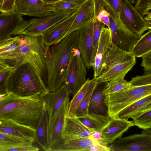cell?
<instances>
[{"label": "cell", "mask_w": 151, "mask_h": 151, "mask_svg": "<svg viewBox=\"0 0 151 151\" xmlns=\"http://www.w3.org/2000/svg\"><path fill=\"white\" fill-rule=\"evenodd\" d=\"M79 36V31L76 30L46 50L47 87L50 91L56 90L64 84L74 52L78 48Z\"/></svg>", "instance_id": "cell-1"}, {"label": "cell", "mask_w": 151, "mask_h": 151, "mask_svg": "<svg viewBox=\"0 0 151 151\" xmlns=\"http://www.w3.org/2000/svg\"><path fill=\"white\" fill-rule=\"evenodd\" d=\"M43 101L40 95L22 97L8 93L0 99V119L10 120L36 129Z\"/></svg>", "instance_id": "cell-2"}, {"label": "cell", "mask_w": 151, "mask_h": 151, "mask_svg": "<svg viewBox=\"0 0 151 151\" xmlns=\"http://www.w3.org/2000/svg\"><path fill=\"white\" fill-rule=\"evenodd\" d=\"M7 93L22 97L44 96L50 92L30 62L25 59L12 66L6 82Z\"/></svg>", "instance_id": "cell-3"}, {"label": "cell", "mask_w": 151, "mask_h": 151, "mask_svg": "<svg viewBox=\"0 0 151 151\" xmlns=\"http://www.w3.org/2000/svg\"><path fill=\"white\" fill-rule=\"evenodd\" d=\"M16 36L19 46L13 66L22 62L25 59H28L46 85L47 70L45 54L47 48L44 44L42 35L33 36L19 35Z\"/></svg>", "instance_id": "cell-4"}, {"label": "cell", "mask_w": 151, "mask_h": 151, "mask_svg": "<svg viewBox=\"0 0 151 151\" xmlns=\"http://www.w3.org/2000/svg\"><path fill=\"white\" fill-rule=\"evenodd\" d=\"M135 57L130 52L122 50L112 43L98 78L99 83L109 82L116 77L126 75L136 63Z\"/></svg>", "instance_id": "cell-5"}, {"label": "cell", "mask_w": 151, "mask_h": 151, "mask_svg": "<svg viewBox=\"0 0 151 151\" xmlns=\"http://www.w3.org/2000/svg\"><path fill=\"white\" fill-rule=\"evenodd\" d=\"M151 94V84L129 86L105 95L104 103L110 118L117 116L123 109L135 101Z\"/></svg>", "instance_id": "cell-6"}, {"label": "cell", "mask_w": 151, "mask_h": 151, "mask_svg": "<svg viewBox=\"0 0 151 151\" xmlns=\"http://www.w3.org/2000/svg\"><path fill=\"white\" fill-rule=\"evenodd\" d=\"M75 12L70 10L61 11L55 14L44 17L23 20L19 24L12 35H42L45 30Z\"/></svg>", "instance_id": "cell-7"}, {"label": "cell", "mask_w": 151, "mask_h": 151, "mask_svg": "<svg viewBox=\"0 0 151 151\" xmlns=\"http://www.w3.org/2000/svg\"><path fill=\"white\" fill-rule=\"evenodd\" d=\"M109 24L112 43L119 49L130 52L140 37L130 30L122 22L119 17H115L110 13Z\"/></svg>", "instance_id": "cell-8"}, {"label": "cell", "mask_w": 151, "mask_h": 151, "mask_svg": "<svg viewBox=\"0 0 151 151\" xmlns=\"http://www.w3.org/2000/svg\"><path fill=\"white\" fill-rule=\"evenodd\" d=\"M78 48L73 53L66 72L64 83L73 96L86 82L87 72Z\"/></svg>", "instance_id": "cell-9"}, {"label": "cell", "mask_w": 151, "mask_h": 151, "mask_svg": "<svg viewBox=\"0 0 151 151\" xmlns=\"http://www.w3.org/2000/svg\"><path fill=\"white\" fill-rule=\"evenodd\" d=\"M150 129L116 139L109 147L111 151H151Z\"/></svg>", "instance_id": "cell-10"}, {"label": "cell", "mask_w": 151, "mask_h": 151, "mask_svg": "<svg viewBox=\"0 0 151 151\" xmlns=\"http://www.w3.org/2000/svg\"><path fill=\"white\" fill-rule=\"evenodd\" d=\"M119 17L124 24L139 36H142L145 31L151 29V25L141 16L128 0H121Z\"/></svg>", "instance_id": "cell-11"}, {"label": "cell", "mask_w": 151, "mask_h": 151, "mask_svg": "<svg viewBox=\"0 0 151 151\" xmlns=\"http://www.w3.org/2000/svg\"><path fill=\"white\" fill-rule=\"evenodd\" d=\"M94 17L79 27L78 47L86 68L89 70L92 67L93 35Z\"/></svg>", "instance_id": "cell-12"}, {"label": "cell", "mask_w": 151, "mask_h": 151, "mask_svg": "<svg viewBox=\"0 0 151 151\" xmlns=\"http://www.w3.org/2000/svg\"><path fill=\"white\" fill-rule=\"evenodd\" d=\"M15 10L23 15L42 17L57 13L52 4L42 0H16Z\"/></svg>", "instance_id": "cell-13"}, {"label": "cell", "mask_w": 151, "mask_h": 151, "mask_svg": "<svg viewBox=\"0 0 151 151\" xmlns=\"http://www.w3.org/2000/svg\"><path fill=\"white\" fill-rule=\"evenodd\" d=\"M110 32L108 27L103 28L101 32L99 45L92 67L94 78L101 75L104 65L111 46Z\"/></svg>", "instance_id": "cell-14"}, {"label": "cell", "mask_w": 151, "mask_h": 151, "mask_svg": "<svg viewBox=\"0 0 151 151\" xmlns=\"http://www.w3.org/2000/svg\"><path fill=\"white\" fill-rule=\"evenodd\" d=\"M70 93L67 86L63 84L58 89L50 91L43 96V100L47 111L49 125Z\"/></svg>", "instance_id": "cell-15"}, {"label": "cell", "mask_w": 151, "mask_h": 151, "mask_svg": "<svg viewBox=\"0 0 151 151\" xmlns=\"http://www.w3.org/2000/svg\"><path fill=\"white\" fill-rule=\"evenodd\" d=\"M78 10L52 26L43 32L42 34L43 39L47 48L55 45L66 34L77 15Z\"/></svg>", "instance_id": "cell-16"}, {"label": "cell", "mask_w": 151, "mask_h": 151, "mask_svg": "<svg viewBox=\"0 0 151 151\" xmlns=\"http://www.w3.org/2000/svg\"><path fill=\"white\" fill-rule=\"evenodd\" d=\"M0 132L33 144L36 142V129L8 119H0Z\"/></svg>", "instance_id": "cell-17"}, {"label": "cell", "mask_w": 151, "mask_h": 151, "mask_svg": "<svg viewBox=\"0 0 151 151\" xmlns=\"http://www.w3.org/2000/svg\"><path fill=\"white\" fill-rule=\"evenodd\" d=\"M69 102L68 98L64 102L49 125L50 149L62 139V132L67 116Z\"/></svg>", "instance_id": "cell-18"}, {"label": "cell", "mask_w": 151, "mask_h": 151, "mask_svg": "<svg viewBox=\"0 0 151 151\" xmlns=\"http://www.w3.org/2000/svg\"><path fill=\"white\" fill-rule=\"evenodd\" d=\"M134 126L133 121L118 117L111 118L101 132L106 141L109 144H111L121 137L129 128Z\"/></svg>", "instance_id": "cell-19"}, {"label": "cell", "mask_w": 151, "mask_h": 151, "mask_svg": "<svg viewBox=\"0 0 151 151\" xmlns=\"http://www.w3.org/2000/svg\"><path fill=\"white\" fill-rule=\"evenodd\" d=\"M92 133L77 117L67 116L63 128L62 139L88 138Z\"/></svg>", "instance_id": "cell-20"}, {"label": "cell", "mask_w": 151, "mask_h": 151, "mask_svg": "<svg viewBox=\"0 0 151 151\" xmlns=\"http://www.w3.org/2000/svg\"><path fill=\"white\" fill-rule=\"evenodd\" d=\"M35 139L43 150L50 151L49 117L44 101L41 113L36 128Z\"/></svg>", "instance_id": "cell-21"}, {"label": "cell", "mask_w": 151, "mask_h": 151, "mask_svg": "<svg viewBox=\"0 0 151 151\" xmlns=\"http://www.w3.org/2000/svg\"><path fill=\"white\" fill-rule=\"evenodd\" d=\"M22 15L15 10L0 14V40L11 37L19 24L24 19Z\"/></svg>", "instance_id": "cell-22"}, {"label": "cell", "mask_w": 151, "mask_h": 151, "mask_svg": "<svg viewBox=\"0 0 151 151\" xmlns=\"http://www.w3.org/2000/svg\"><path fill=\"white\" fill-rule=\"evenodd\" d=\"M94 13L93 0H88L83 4L78 9L77 14L69 30L64 36L55 45L93 18Z\"/></svg>", "instance_id": "cell-23"}, {"label": "cell", "mask_w": 151, "mask_h": 151, "mask_svg": "<svg viewBox=\"0 0 151 151\" xmlns=\"http://www.w3.org/2000/svg\"><path fill=\"white\" fill-rule=\"evenodd\" d=\"M106 85L103 86L98 82L91 98L88 107V114H97L109 117L106 111V106L104 103L106 95L103 93V90Z\"/></svg>", "instance_id": "cell-24"}, {"label": "cell", "mask_w": 151, "mask_h": 151, "mask_svg": "<svg viewBox=\"0 0 151 151\" xmlns=\"http://www.w3.org/2000/svg\"><path fill=\"white\" fill-rule=\"evenodd\" d=\"M19 42L17 36L0 40V61L13 65ZM11 66V65H10Z\"/></svg>", "instance_id": "cell-25"}, {"label": "cell", "mask_w": 151, "mask_h": 151, "mask_svg": "<svg viewBox=\"0 0 151 151\" xmlns=\"http://www.w3.org/2000/svg\"><path fill=\"white\" fill-rule=\"evenodd\" d=\"M89 138L61 139L50 149V151H86L92 145Z\"/></svg>", "instance_id": "cell-26"}, {"label": "cell", "mask_w": 151, "mask_h": 151, "mask_svg": "<svg viewBox=\"0 0 151 151\" xmlns=\"http://www.w3.org/2000/svg\"><path fill=\"white\" fill-rule=\"evenodd\" d=\"M77 117L92 132L101 131L108 124L110 119L97 114H88Z\"/></svg>", "instance_id": "cell-27"}, {"label": "cell", "mask_w": 151, "mask_h": 151, "mask_svg": "<svg viewBox=\"0 0 151 151\" xmlns=\"http://www.w3.org/2000/svg\"><path fill=\"white\" fill-rule=\"evenodd\" d=\"M151 104V94L144 97L129 105L120 111L116 117L128 119Z\"/></svg>", "instance_id": "cell-28"}, {"label": "cell", "mask_w": 151, "mask_h": 151, "mask_svg": "<svg viewBox=\"0 0 151 151\" xmlns=\"http://www.w3.org/2000/svg\"><path fill=\"white\" fill-rule=\"evenodd\" d=\"M33 145L32 143L0 132V151H10L13 148Z\"/></svg>", "instance_id": "cell-29"}, {"label": "cell", "mask_w": 151, "mask_h": 151, "mask_svg": "<svg viewBox=\"0 0 151 151\" xmlns=\"http://www.w3.org/2000/svg\"><path fill=\"white\" fill-rule=\"evenodd\" d=\"M151 30L141 36L130 52L135 57H141L151 51Z\"/></svg>", "instance_id": "cell-30"}, {"label": "cell", "mask_w": 151, "mask_h": 151, "mask_svg": "<svg viewBox=\"0 0 151 151\" xmlns=\"http://www.w3.org/2000/svg\"><path fill=\"white\" fill-rule=\"evenodd\" d=\"M131 118L134 125L143 129L151 127V104L146 108L136 113Z\"/></svg>", "instance_id": "cell-31"}, {"label": "cell", "mask_w": 151, "mask_h": 151, "mask_svg": "<svg viewBox=\"0 0 151 151\" xmlns=\"http://www.w3.org/2000/svg\"><path fill=\"white\" fill-rule=\"evenodd\" d=\"M91 80L88 78L79 90L73 96V98L69 102L67 116H75V113L78 108L89 87Z\"/></svg>", "instance_id": "cell-32"}, {"label": "cell", "mask_w": 151, "mask_h": 151, "mask_svg": "<svg viewBox=\"0 0 151 151\" xmlns=\"http://www.w3.org/2000/svg\"><path fill=\"white\" fill-rule=\"evenodd\" d=\"M98 81V78H94L91 80L88 89L79 105L75 113V116L79 117L88 114V107L91 98L93 91L97 84Z\"/></svg>", "instance_id": "cell-33"}, {"label": "cell", "mask_w": 151, "mask_h": 151, "mask_svg": "<svg viewBox=\"0 0 151 151\" xmlns=\"http://www.w3.org/2000/svg\"><path fill=\"white\" fill-rule=\"evenodd\" d=\"M125 75H120L107 83L103 89V93L105 95L112 93L130 86L129 81L124 79Z\"/></svg>", "instance_id": "cell-34"}, {"label": "cell", "mask_w": 151, "mask_h": 151, "mask_svg": "<svg viewBox=\"0 0 151 151\" xmlns=\"http://www.w3.org/2000/svg\"><path fill=\"white\" fill-rule=\"evenodd\" d=\"M94 13L93 17L109 27L110 13L107 10L103 0H93Z\"/></svg>", "instance_id": "cell-35"}, {"label": "cell", "mask_w": 151, "mask_h": 151, "mask_svg": "<svg viewBox=\"0 0 151 151\" xmlns=\"http://www.w3.org/2000/svg\"><path fill=\"white\" fill-rule=\"evenodd\" d=\"M94 17L93 35V51L92 58V66L96 53L101 32L105 27V24Z\"/></svg>", "instance_id": "cell-36"}, {"label": "cell", "mask_w": 151, "mask_h": 151, "mask_svg": "<svg viewBox=\"0 0 151 151\" xmlns=\"http://www.w3.org/2000/svg\"><path fill=\"white\" fill-rule=\"evenodd\" d=\"M51 4L58 12L63 10L76 12L82 5L77 3L64 0H61Z\"/></svg>", "instance_id": "cell-37"}, {"label": "cell", "mask_w": 151, "mask_h": 151, "mask_svg": "<svg viewBox=\"0 0 151 151\" xmlns=\"http://www.w3.org/2000/svg\"><path fill=\"white\" fill-rule=\"evenodd\" d=\"M134 8L143 17L151 12V0H137Z\"/></svg>", "instance_id": "cell-38"}, {"label": "cell", "mask_w": 151, "mask_h": 151, "mask_svg": "<svg viewBox=\"0 0 151 151\" xmlns=\"http://www.w3.org/2000/svg\"><path fill=\"white\" fill-rule=\"evenodd\" d=\"M108 11L115 17H119L121 0H103Z\"/></svg>", "instance_id": "cell-39"}, {"label": "cell", "mask_w": 151, "mask_h": 151, "mask_svg": "<svg viewBox=\"0 0 151 151\" xmlns=\"http://www.w3.org/2000/svg\"><path fill=\"white\" fill-rule=\"evenodd\" d=\"M131 85L133 86H143L151 84V73L137 76L132 78L129 81Z\"/></svg>", "instance_id": "cell-40"}, {"label": "cell", "mask_w": 151, "mask_h": 151, "mask_svg": "<svg viewBox=\"0 0 151 151\" xmlns=\"http://www.w3.org/2000/svg\"><path fill=\"white\" fill-rule=\"evenodd\" d=\"M92 144H96L108 147L109 143L106 141L101 131H95L92 132L88 138Z\"/></svg>", "instance_id": "cell-41"}, {"label": "cell", "mask_w": 151, "mask_h": 151, "mask_svg": "<svg viewBox=\"0 0 151 151\" xmlns=\"http://www.w3.org/2000/svg\"><path fill=\"white\" fill-rule=\"evenodd\" d=\"M142 61L141 65L143 68L144 74L151 73V51L141 57Z\"/></svg>", "instance_id": "cell-42"}, {"label": "cell", "mask_w": 151, "mask_h": 151, "mask_svg": "<svg viewBox=\"0 0 151 151\" xmlns=\"http://www.w3.org/2000/svg\"><path fill=\"white\" fill-rule=\"evenodd\" d=\"M11 69L6 70L0 74V95H6L8 94L6 88L7 80Z\"/></svg>", "instance_id": "cell-43"}, {"label": "cell", "mask_w": 151, "mask_h": 151, "mask_svg": "<svg viewBox=\"0 0 151 151\" xmlns=\"http://www.w3.org/2000/svg\"><path fill=\"white\" fill-rule=\"evenodd\" d=\"M16 0H4L0 7V12H8L15 10V3Z\"/></svg>", "instance_id": "cell-44"}, {"label": "cell", "mask_w": 151, "mask_h": 151, "mask_svg": "<svg viewBox=\"0 0 151 151\" xmlns=\"http://www.w3.org/2000/svg\"><path fill=\"white\" fill-rule=\"evenodd\" d=\"M86 151H111L110 148L108 147L96 144H93Z\"/></svg>", "instance_id": "cell-45"}, {"label": "cell", "mask_w": 151, "mask_h": 151, "mask_svg": "<svg viewBox=\"0 0 151 151\" xmlns=\"http://www.w3.org/2000/svg\"><path fill=\"white\" fill-rule=\"evenodd\" d=\"M12 67L4 62L0 61V74L9 70L11 69Z\"/></svg>", "instance_id": "cell-46"}, {"label": "cell", "mask_w": 151, "mask_h": 151, "mask_svg": "<svg viewBox=\"0 0 151 151\" xmlns=\"http://www.w3.org/2000/svg\"><path fill=\"white\" fill-rule=\"evenodd\" d=\"M145 16L143 17L144 19L148 23L151 25V12Z\"/></svg>", "instance_id": "cell-47"}, {"label": "cell", "mask_w": 151, "mask_h": 151, "mask_svg": "<svg viewBox=\"0 0 151 151\" xmlns=\"http://www.w3.org/2000/svg\"><path fill=\"white\" fill-rule=\"evenodd\" d=\"M65 1L73 2L82 5L88 0H64Z\"/></svg>", "instance_id": "cell-48"}, {"label": "cell", "mask_w": 151, "mask_h": 151, "mask_svg": "<svg viewBox=\"0 0 151 151\" xmlns=\"http://www.w3.org/2000/svg\"><path fill=\"white\" fill-rule=\"evenodd\" d=\"M132 4H134L135 1V0H128Z\"/></svg>", "instance_id": "cell-49"}, {"label": "cell", "mask_w": 151, "mask_h": 151, "mask_svg": "<svg viewBox=\"0 0 151 151\" xmlns=\"http://www.w3.org/2000/svg\"><path fill=\"white\" fill-rule=\"evenodd\" d=\"M3 1L4 0H0V7L3 3Z\"/></svg>", "instance_id": "cell-50"}, {"label": "cell", "mask_w": 151, "mask_h": 151, "mask_svg": "<svg viewBox=\"0 0 151 151\" xmlns=\"http://www.w3.org/2000/svg\"></svg>", "instance_id": "cell-51"}]
</instances>
